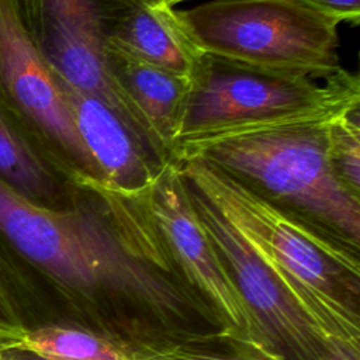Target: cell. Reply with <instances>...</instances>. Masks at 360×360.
Listing matches in <instances>:
<instances>
[{
    "mask_svg": "<svg viewBox=\"0 0 360 360\" xmlns=\"http://www.w3.org/2000/svg\"><path fill=\"white\" fill-rule=\"evenodd\" d=\"M335 345L360 350V252L276 208L198 159L176 160Z\"/></svg>",
    "mask_w": 360,
    "mask_h": 360,
    "instance_id": "1",
    "label": "cell"
},
{
    "mask_svg": "<svg viewBox=\"0 0 360 360\" xmlns=\"http://www.w3.org/2000/svg\"><path fill=\"white\" fill-rule=\"evenodd\" d=\"M329 122L187 143L174 150L172 160L205 162L276 208L360 252V197L342 187L329 169Z\"/></svg>",
    "mask_w": 360,
    "mask_h": 360,
    "instance_id": "2",
    "label": "cell"
},
{
    "mask_svg": "<svg viewBox=\"0 0 360 360\" xmlns=\"http://www.w3.org/2000/svg\"><path fill=\"white\" fill-rule=\"evenodd\" d=\"M359 107V75L346 69L315 80L204 53L190 80L173 153L181 145L250 131L329 122Z\"/></svg>",
    "mask_w": 360,
    "mask_h": 360,
    "instance_id": "3",
    "label": "cell"
},
{
    "mask_svg": "<svg viewBox=\"0 0 360 360\" xmlns=\"http://www.w3.org/2000/svg\"><path fill=\"white\" fill-rule=\"evenodd\" d=\"M205 55L250 68L326 80L340 63V22L297 0H211L176 8Z\"/></svg>",
    "mask_w": 360,
    "mask_h": 360,
    "instance_id": "4",
    "label": "cell"
},
{
    "mask_svg": "<svg viewBox=\"0 0 360 360\" xmlns=\"http://www.w3.org/2000/svg\"><path fill=\"white\" fill-rule=\"evenodd\" d=\"M136 195L179 277L221 322L226 347L273 360L266 353L246 304L201 225L177 162H167L152 184Z\"/></svg>",
    "mask_w": 360,
    "mask_h": 360,
    "instance_id": "5",
    "label": "cell"
},
{
    "mask_svg": "<svg viewBox=\"0 0 360 360\" xmlns=\"http://www.w3.org/2000/svg\"><path fill=\"white\" fill-rule=\"evenodd\" d=\"M0 104L39 153L75 186L104 187L55 73L30 41L13 0H0Z\"/></svg>",
    "mask_w": 360,
    "mask_h": 360,
    "instance_id": "6",
    "label": "cell"
},
{
    "mask_svg": "<svg viewBox=\"0 0 360 360\" xmlns=\"http://www.w3.org/2000/svg\"><path fill=\"white\" fill-rule=\"evenodd\" d=\"M184 181L201 225L246 304L270 359L325 360L339 350H353L332 343L212 202Z\"/></svg>",
    "mask_w": 360,
    "mask_h": 360,
    "instance_id": "7",
    "label": "cell"
},
{
    "mask_svg": "<svg viewBox=\"0 0 360 360\" xmlns=\"http://www.w3.org/2000/svg\"><path fill=\"white\" fill-rule=\"evenodd\" d=\"M20 22L46 65L69 84L93 93L163 159L149 128L112 82L101 24V0H13Z\"/></svg>",
    "mask_w": 360,
    "mask_h": 360,
    "instance_id": "8",
    "label": "cell"
},
{
    "mask_svg": "<svg viewBox=\"0 0 360 360\" xmlns=\"http://www.w3.org/2000/svg\"><path fill=\"white\" fill-rule=\"evenodd\" d=\"M76 131L97 165L107 190L136 194L152 184L165 165L150 148L103 98L83 91L55 73Z\"/></svg>",
    "mask_w": 360,
    "mask_h": 360,
    "instance_id": "9",
    "label": "cell"
},
{
    "mask_svg": "<svg viewBox=\"0 0 360 360\" xmlns=\"http://www.w3.org/2000/svg\"><path fill=\"white\" fill-rule=\"evenodd\" d=\"M105 51L191 80L204 55L188 38L172 6L150 0H101Z\"/></svg>",
    "mask_w": 360,
    "mask_h": 360,
    "instance_id": "10",
    "label": "cell"
},
{
    "mask_svg": "<svg viewBox=\"0 0 360 360\" xmlns=\"http://www.w3.org/2000/svg\"><path fill=\"white\" fill-rule=\"evenodd\" d=\"M108 72L120 93L145 121L153 139L172 160L190 79L107 51Z\"/></svg>",
    "mask_w": 360,
    "mask_h": 360,
    "instance_id": "11",
    "label": "cell"
},
{
    "mask_svg": "<svg viewBox=\"0 0 360 360\" xmlns=\"http://www.w3.org/2000/svg\"><path fill=\"white\" fill-rule=\"evenodd\" d=\"M0 181L49 210L72 208L84 188L56 170L0 104Z\"/></svg>",
    "mask_w": 360,
    "mask_h": 360,
    "instance_id": "12",
    "label": "cell"
},
{
    "mask_svg": "<svg viewBox=\"0 0 360 360\" xmlns=\"http://www.w3.org/2000/svg\"><path fill=\"white\" fill-rule=\"evenodd\" d=\"M21 349L44 360H135L110 339L65 322L30 326Z\"/></svg>",
    "mask_w": 360,
    "mask_h": 360,
    "instance_id": "13",
    "label": "cell"
},
{
    "mask_svg": "<svg viewBox=\"0 0 360 360\" xmlns=\"http://www.w3.org/2000/svg\"><path fill=\"white\" fill-rule=\"evenodd\" d=\"M326 158L335 180L360 197V107L328 124Z\"/></svg>",
    "mask_w": 360,
    "mask_h": 360,
    "instance_id": "14",
    "label": "cell"
},
{
    "mask_svg": "<svg viewBox=\"0 0 360 360\" xmlns=\"http://www.w3.org/2000/svg\"><path fill=\"white\" fill-rule=\"evenodd\" d=\"M6 264L7 262L0 250V353L21 349L31 326L21 295Z\"/></svg>",
    "mask_w": 360,
    "mask_h": 360,
    "instance_id": "15",
    "label": "cell"
},
{
    "mask_svg": "<svg viewBox=\"0 0 360 360\" xmlns=\"http://www.w3.org/2000/svg\"><path fill=\"white\" fill-rule=\"evenodd\" d=\"M139 360H269V359L238 353L228 347L180 345V346H174V347L145 356Z\"/></svg>",
    "mask_w": 360,
    "mask_h": 360,
    "instance_id": "16",
    "label": "cell"
},
{
    "mask_svg": "<svg viewBox=\"0 0 360 360\" xmlns=\"http://www.w3.org/2000/svg\"><path fill=\"white\" fill-rule=\"evenodd\" d=\"M335 17L340 24L357 27L360 22V0H297Z\"/></svg>",
    "mask_w": 360,
    "mask_h": 360,
    "instance_id": "17",
    "label": "cell"
},
{
    "mask_svg": "<svg viewBox=\"0 0 360 360\" xmlns=\"http://www.w3.org/2000/svg\"><path fill=\"white\" fill-rule=\"evenodd\" d=\"M0 360H44L25 349H10L0 353Z\"/></svg>",
    "mask_w": 360,
    "mask_h": 360,
    "instance_id": "18",
    "label": "cell"
},
{
    "mask_svg": "<svg viewBox=\"0 0 360 360\" xmlns=\"http://www.w3.org/2000/svg\"><path fill=\"white\" fill-rule=\"evenodd\" d=\"M325 360H360V350H339Z\"/></svg>",
    "mask_w": 360,
    "mask_h": 360,
    "instance_id": "19",
    "label": "cell"
},
{
    "mask_svg": "<svg viewBox=\"0 0 360 360\" xmlns=\"http://www.w3.org/2000/svg\"><path fill=\"white\" fill-rule=\"evenodd\" d=\"M153 1H155V3H162V4H166V6L174 7L176 4L184 3V1H190V0H153Z\"/></svg>",
    "mask_w": 360,
    "mask_h": 360,
    "instance_id": "20",
    "label": "cell"
},
{
    "mask_svg": "<svg viewBox=\"0 0 360 360\" xmlns=\"http://www.w3.org/2000/svg\"><path fill=\"white\" fill-rule=\"evenodd\" d=\"M150 1H153V0H150Z\"/></svg>",
    "mask_w": 360,
    "mask_h": 360,
    "instance_id": "21",
    "label": "cell"
}]
</instances>
